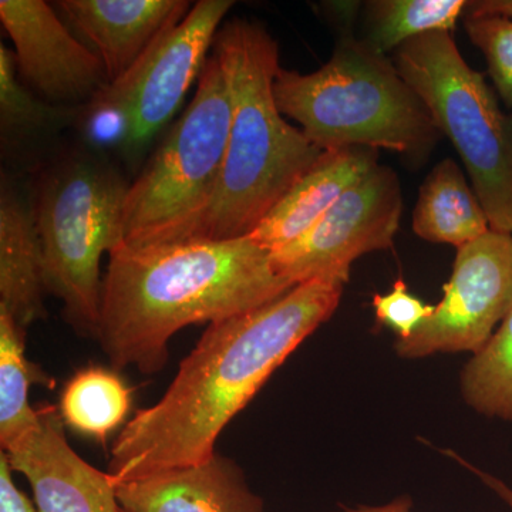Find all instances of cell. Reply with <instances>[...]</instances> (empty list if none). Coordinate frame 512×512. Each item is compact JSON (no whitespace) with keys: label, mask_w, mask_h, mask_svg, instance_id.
Masks as SVG:
<instances>
[{"label":"cell","mask_w":512,"mask_h":512,"mask_svg":"<svg viewBox=\"0 0 512 512\" xmlns=\"http://www.w3.org/2000/svg\"><path fill=\"white\" fill-rule=\"evenodd\" d=\"M26 333L0 309V444L6 450L36 423L29 403L33 384L53 387V379L26 357Z\"/></svg>","instance_id":"19"},{"label":"cell","mask_w":512,"mask_h":512,"mask_svg":"<svg viewBox=\"0 0 512 512\" xmlns=\"http://www.w3.org/2000/svg\"><path fill=\"white\" fill-rule=\"evenodd\" d=\"M396 69L463 158L490 228L512 235V117L483 74L461 57L451 32L407 40Z\"/></svg>","instance_id":"7"},{"label":"cell","mask_w":512,"mask_h":512,"mask_svg":"<svg viewBox=\"0 0 512 512\" xmlns=\"http://www.w3.org/2000/svg\"><path fill=\"white\" fill-rule=\"evenodd\" d=\"M119 512H127L126 510H123V508L120 507Z\"/></svg>","instance_id":"28"},{"label":"cell","mask_w":512,"mask_h":512,"mask_svg":"<svg viewBox=\"0 0 512 512\" xmlns=\"http://www.w3.org/2000/svg\"><path fill=\"white\" fill-rule=\"evenodd\" d=\"M373 306L377 320L392 328L399 335V339L410 338L420 323L430 318L436 309V306L426 305L413 296L403 279L394 282L389 295H376Z\"/></svg>","instance_id":"24"},{"label":"cell","mask_w":512,"mask_h":512,"mask_svg":"<svg viewBox=\"0 0 512 512\" xmlns=\"http://www.w3.org/2000/svg\"><path fill=\"white\" fill-rule=\"evenodd\" d=\"M131 409V390L113 369L86 367L67 382L60 416L67 426L104 443Z\"/></svg>","instance_id":"18"},{"label":"cell","mask_w":512,"mask_h":512,"mask_svg":"<svg viewBox=\"0 0 512 512\" xmlns=\"http://www.w3.org/2000/svg\"><path fill=\"white\" fill-rule=\"evenodd\" d=\"M128 185L116 168L74 154L47 168L33 201L45 258L47 293L63 302V318L79 335L97 336L100 262L123 244Z\"/></svg>","instance_id":"5"},{"label":"cell","mask_w":512,"mask_h":512,"mask_svg":"<svg viewBox=\"0 0 512 512\" xmlns=\"http://www.w3.org/2000/svg\"><path fill=\"white\" fill-rule=\"evenodd\" d=\"M461 393L483 416L512 421V308L464 367Z\"/></svg>","instance_id":"20"},{"label":"cell","mask_w":512,"mask_h":512,"mask_svg":"<svg viewBox=\"0 0 512 512\" xmlns=\"http://www.w3.org/2000/svg\"><path fill=\"white\" fill-rule=\"evenodd\" d=\"M471 42L484 53L495 87L512 109V18L467 19Z\"/></svg>","instance_id":"23"},{"label":"cell","mask_w":512,"mask_h":512,"mask_svg":"<svg viewBox=\"0 0 512 512\" xmlns=\"http://www.w3.org/2000/svg\"><path fill=\"white\" fill-rule=\"evenodd\" d=\"M412 507V498L409 495H402L384 505H376V507L362 505V507L346 508V510L336 512H412Z\"/></svg>","instance_id":"27"},{"label":"cell","mask_w":512,"mask_h":512,"mask_svg":"<svg viewBox=\"0 0 512 512\" xmlns=\"http://www.w3.org/2000/svg\"><path fill=\"white\" fill-rule=\"evenodd\" d=\"M2 451L29 481L37 512H119L113 480L70 447L52 404L37 407L36 423Z\"/></svg>","instance_id":"12"},{"label":"cell","mask_w":512,"mask_h":512,"mask_svg":"<svg viewBox=\"0 0 512 512\" xmlns=\"http://www.w3.org/2000/svg\"><path fill=\"white\" fill-rule=\"evenodd\" d=\"M512 308V235L490 231L458 248L443 301L410 338L397 340L406 359L483 348Z\"/></svg>","instance_id":"10"},{"label":"cell","mask_w":512,"mask_h":512,"mask_svg":"<svg viewBox=\"0 0 512 512\" xmlns=\"http://www.w3.org/2000/svg\"><path fill=\"white\" fill-rule=\"evenodd\" d=\"M343 285H296L254 311L208 326L164 396L138 410L114 441L107 470L114 485L214 457L229 421L333 315Z\"/></svg>","instance_id":"1"},{"label":"cell","mask_w":512,"mask_h":512,"mask_svg":"<svg viewBox=\"0 0 512 512\" xmlns=\"http://www.w3.org/2000/svg\"><path fill=\"white\" fill-rule=\"evenodd\" d=\"M12 467L5 453H0V512H37L32 501L16 487Z\"/></svg>","instance_id":"25"},{"label":"cell","mask_w":512,"mask_h":512,"mask_svg":"<svg viewBox=\"0 0 512 512\" xmlns=\"http://www.w3.org/2000/svg\"><path fill=\"white\" fill-rule=\"evenodd\" d=\"M0 22L15 46L20 80L47 103H90L109 86L99 56L74 39L43 0H2Z\"/></svg>","instance_id":"11"},{"label":"cell","mask_w":512,"mask_h":512,"mask_svg":"<svg viewBox=\"0 0 512 512\" xmlns=\"http://www.w3.org/2000/svg\"><path fill=\"white\" fill-rule=\"evenodd\" d=\"M448 456L456 458L458 463H461V466H464L468 468V470L471 471V473L476 474L478 478H480L481 481L485 485H487L488 488H490L491 491H494L495 494L498 495V497L501 498V500L504 501L505 504L510 507V510L512 511V488L508 487L507 484L504 483V481H501L500 478L491 476V474L485 473V471L480 470V468L471 466V464H468L467 461H464L463 458H460L457 456L456 453H448Z\"/></svg>","instance_id":"26"},{"label":"cell","mask_w":512,"mask_h":512,"mask_svg":"<svg viewBox=\"0 0 512 512\" xmlns=\"http://www.w3.org/2000/svg\"><path fill=\"white\" fill-rule=\"evenodd\" d=\"M377 165V150L345 147L323 151L301 180L269 211L251 237L266 251L305 235L349 188Z\"/></svg>","instance_id":"15"},{"label":"cell","mask_w":512,"mask_h":512,"mask_svg":"<svg viewBox=\"0 0 512 512\" xmlns=\"http://www.w3.org/2000/svg\"><path fill=\"white\" fill-rule=\"evenodd\" d=\"M45 258L33 208L3 180L0 191V309L20 329L46 318Z\"/></svg>","instance_id":"16"},{"label":"cell","mask_w":512,"mask_h":512,"mask_svg":"<svg viewBox=\"0 0 512 512\" xmlns=\"http://www.w3.org/2000/svg\"><path fill=\"white\" fill-rule=\"evenodd\" d=\"M413 229L426 241L457 248L490 231V221L476 192L450 158L437 164L421 185Z\"/></svg>","instance_id":"17"},{"label":"cell","mask_w":512,"mask_h":512,"mask_svg":"<svg viewBox=\"0 0 512 512\" xmlns=\"http://www.w3.org/2000/svg\"><path fill=\"white\" fill-rule=\"evenodd\" d=\"M214 50L231 79L234 116L217 190L184 241L251 235L323 153L276 106L279 49L264 28L229 22Z\"/></svg>","instance_id":"3"},{"label":"cell","mask_w":512,"mask_h":512,"mask_svg":"<svg viewBox=\"0 0 512 512\" xmlns=\"http://www.w3.org/2000/svg\"><path fill=\"white\" fill-rule=\"evenodd\" d=\"M372 6L373 29L366 46L382 56L414 37L451 32L467 12L464 0H384Z\"/></svg>","instance_id":"21"},{"label":"cell","mask_w":512,"mask_h":512,"mask_svg":"<svg viewBox=\"0 0 512 512\" xmlns=\"http://www.w3.org/2000/svg\"><path fill=\"white\" fill-rule=\"evenodd\" d=\"M234 116L227 67L212 49L188 109L133 184L123 211V244L183 242L217 190Z\"/></svg>","instance_id":"6"},{"label":"cell","mask_w":512,"mask_h":512,"mask_svg":"<svg viewBox=\"0 0 512 512\" xmlns=\"http://www.w3.org/2000/svg\"><path fill=\"white\" fill-rule=\"evenodd\" d=\"M55 6L93 47L110 84L192 8L187 0H60Z\"/></svg>","instance_id":"13"},{"label":"cell","mask_w":512,"mask_h":512,"mask_svg":"<svg viewBox=\"0 0 512 512\" xmlns=\"http://www.w3.org/2000/svg\"><path fill=\"white\" fill-rule=\"evenodd\" d=\"M402 215L397 175L377 164L349 188L305 235L269 252L272 265L293 285L346 284L359 256L392 247Z\"/></svg>","instance_id":"9"},{"label":"cell","mask_w":512,"mask_h":512,"mask_svg":"<svg viewBox=\"0 0 512 512\" xmlns=\"http://www.w3.org/2000/svg\"><path fill=\"white\" fill-rule=\"evenodd\" d=\"M66 107L50 106L37 99L20 82L15 52L0 43V131L3 144H15L73 117Z\"/></svg>","instance_id":"22"},{"label":"cell","mask_w":512,"mask_h":512,"mask_svg":"<svg viewBox=\"0 0 512 512\" xmlns=\"http://www.w3.org/2000/svg\"><path fill=\"white\" fill-rule=\"evenodd\" d=\"M116 495L127 512H264L241 468L217 453L205 463L116 485Z\"/></svg>","instance_id":"14"},{"label":"cell","mask_w":512,"mask_h":512,"mask_svg":"<svg viewBox=\"0 0 512 512\" xmlns=\"http://www.w3.org/2000/svg\"><path fill=\"white\" fill-rule=\"evenodd\" d=\"M251 235L173 244H120L103 279L99 340L111 369L161 372L168 343L195 323L221 322L291 291Z\"/></svg>","instance_id":"2"},{"label":"cell","mask_w":512,"mask_h":512,"mask_svg":"<svg viewBox=\"0 0 512 512\" xmlns=\"http://www.w3.org/2000/svg\"><path fill=\"white\" fill-rule=\"evenodd\" d=\"M232 5L231 0H200L178 25L165 30L126 76L84 107L89 136L96 143L120 147L128 156L143 150L200 79Z\"/></svg>","instance_id":"8"},{"label":"cell","mask_w":512,"mask_h":512,"mask_svg":"<svg viewBox=\"0 0 512 512\" xmlns=\"http://www.w3.org/2000/svg\"><path fill=\"white\" fill-rule=\"evenodd\" d=\"M276 106L298 121L322 151L345 147L387 148L421 154L437 127L396 67L360 43H340L316 72L279 69Z\"/></svg>","instance_id":"4"}]
</instances>
